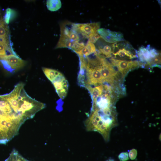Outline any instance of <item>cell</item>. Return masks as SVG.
I'll return each mask as SVG.
<instances>
[{
  "label": "cell",
  "mask_w": 161,
  "mask_h": 161,
  "mask_svg": "<svg viewBox=\"0 0 161 161\" xmlns=\"http://www.w3.org/2000/svg\"><path fill=\"white\" fill-rule=\"evenodd\" d=\"M24 85L22 83H19L15 86L10 93L0 96L8 102L14 109L29 119L32 118L38 112L42 109L43 105L42 103L28 95Z\"/></svg>",
  "instance_id": "cell-1"
},
{
  "label": "cell",
  "mask_w": 161,
  "mask_h": 161,
  "mask_svg": "<svg viewBox=\"0 0 161 161\" xmlns=\"http://www.w3.org/2000/svg\"><path fill=\"white\" fill-rule=\"evenodd\" d=\"M24 122L10 103L0 97V143L5 145L17 135Z\"/></svg>",
  "instance_id": "cell-2"
},
{
  "label": "cell",
  "mask_w": 161,
  "mask_h": 161,
  "mask_svg": "<svg viewBox=\"0 0 161 161\" xmlns=\"http://www.w3.org/2000/svg\"><path fill=\"white\" fill-rule=\"evenodd\" d=\"M93 110L86 120V129L88 131H97L105 140H108L111 130L118 124L115 112Z\"/></svg>",
  "instance_id": "cell-3"
},
{
  "label": "cell",
  "mask_w": 161,
  "mask_h": 161,
  "mask_svg": "<svg viewBox=\"0 0 161 161\" xmlns=\"http://www.w3.org/2000/svg\"><path fill=\"white\" fill-rule=\"evenodd\" d=\"M86 75L87 80L85 86L90 85L96 86L102 84L104 81L98 68L97 65L88 58H86Z\"/></svg>",
  "instance_id": "cell-4"
},
{
  "label": "cell",
  "mask_w": 161,
  "mask_h": 161,
  "mask_svg": "<svg viewBox=\"0 0 161 161\" xmlns=\"http://www.w3.org/2000/svg\"><path fill=\"white\" fill-rule=\"evenodd\" d=\"M97 67L104 83L106 82L111 84H112L114 79L117 75V72L115 70L111 64L105 58L101 56L100 62L97 65Z\"/></svg>",
  "instance_id": "cell-5"
},
{
  "label": "cell",
  "mask_w": 161,
  "mask_h": 161,
  "mask_svg": "<svg viewBox=\"0 0 161 161\" xmlns=\"http://www.w3.org/2000/svg\"><path fill=\"white\" fill-rule=\"evenodd\" d=\"M4 67L12 72L24 66L26 62L16 55H10L4 56L0 60Z\"/></svg>",
  "instance_id": "cell-6"
},
{
  "label": "cell",
  "mask_w": 161,
  "mask_h": 161,
  "mask_svg": "<svg viewBox=\"0 0 161 161\" xmlns=\"http://www.w3.org/2000/svg\"><path fill=\"white\" fill-rule=\"evenodd\" d=\"M110 60L112 65L117 67L123 77L129 70L136 68L140 64V63L137 61H127L115 59L113 58H112Z\"/></svg>",
  "instance_id": "cell-7"
},
{
  "label": "cell",
  "mask_w": 161,
  "mask_h": 161,
  "mask_svg": "<svg viewBox=\"0 0 161 161\" xmlns=\"http://www.w3.org/2000/svg\"><path fill=\"white\" fill-rule=\"evenodd\" d=\"M60 97L64 99L66 96L69 84L64 75L61 73L56 76L51 82Z\"/></svg>",
  "instance_id": "cell-8"
},
{
  "label": "cell",
  "mask_w": 161,
  "mask_h": 161,
  "mask_svg": "<svg viewBox=\"0 0 161 161\" xmlns=\"http://www.w3.org/2000/svg\"><path fill=\"white\" fill-rule=\"evenodd\" d=\"M60 26L61 33L74 41L79 42L80 34L77 31L76 23L66 21L61 23Z\"/></svg>",
  "instance_id": "cell-9"
},
{
  "label": "cell",
  "mask_w": 161,
  "mask_h": 161,
  "mask_svg": "<svg viewBox=\"0 0 161 161\" xmlns=\"http://www.w3.org/2000/svg\"><path fill=\"white\" fill-rule=\"evenodd\" d=\"M97 32L101 38L109 43H116L124 41L123 34L120 32L111 31L103 28H99Z\"/></svg>",
  "instance_id": "cell-10"
},
{
  "label": "cell",
  "mask_w": 161,
  "mask_h": 161,
  "mask_svg": "<svg viewBox=\"0 0 161 161\" xmlns=\"http://www.w3.org/2000/svg\"><path fill=\"white\" fill-rule=\"evenodd\" d=\"M78 32L83 38H88L91 34L97 32L100 26V22L76 24Z\"/></svg>",
  "instance_id": "cell-11"
},
{
  "label": "cell",
  "mask_w": 161,
  "mask_h": 161,
  "mask_svg": "<svg viewBox=\"0 0 161 161\" xmlns=\"http://www.w3.org/2000/svg\"><path fill=\"white\" fill-rule=\"evenodd\" d=\"M98 49H96L95 55H98L104 58H109L112 56L114 52L112 44L104 43L99 44Z\"/></svg>",
  "instance_id": "cell-12"
},
{
  "label": "cell",
  "mask_w": 161,
  "mask_h": 161,
  "mask_svg": "<svg viewBox=\"0 0 161 161\" xmlns=\"http://www.w3.org/2000/svg\"><path fill=\"white\" fill-rule=\"evenodd\" d=\"M76 42L65 35L61 33L59 40L55 48H68L71 49Z\"/></svg>",
  "instance_id": "cell-13"
},
{
  "label": "cell",
  "mask_w": 161,
  "mask_h": 161,
  "mask_svg": "<svg viewBox=\"0 0 161 161\" xmlns=\"http://www.w3.org/2000/svg\"><path fill=\"white\" fill-rule=\"evenodd\" d=\"M85 87L90 92L92 99L93 103L95 102L97 98L102 95L103 91V87L102 85L94 87H92L90 86H86Z\"/></svg>",
  "instance_id": "cell-14"
},
{
  "label": "cell",
  "mask_w": 161,
  "mask_h": 161,
  "mask_svg": "<svg viewBox=\"0 0 161 161\" xmlns=\"http://www.w3.org/2000/svg\"><path fill=\"white\" fill-rule=\"evenodd\" d=\"M96 48L93 43L88 41L87 44L80 51L76 52L79 56L86 57L90 55L95 53Z\"/></svg>",
  "instance_id": "cell-15"
},
{
  "label": "cell",
  "mask_w": 161,
  "mask_h": 161,
  "mask_svg": "<svg viewBox=\"0 0 161 161\" xmlns=\"http://www.w3.org/2000/svg\"><path fill=\"white\" fill-rule=\"evenodd\" d=\"M48 9L51 11H55L59 9L61 7V2L59 0H48L47 1Z\"/></svg>",
  "instance_id": "cell-16"
},
{
  "label": "cell",
  "mask_w": 161,
  "mask_h": 161,
  "mask_svg": "<svg viewBox=\"0 0 161 161\" xmlns=\"http://www.w3.org/2000/svg\"><path fill=\"white\" fill-rule=\"evenodd\" d=\"M42 70L47 78L51 82L53 79L61 73L51 69L43 67Z\"/></svg>",
  "instance_id": "cell-17"
},
{
  "label": "cell",
  "mask_w": 161,
  "mask_h": 161,
  "mask_svg": "<svg viewBox=\"0 0 161 161\" xmlns=\"http://www.w3.org/2000/svg\"><path fill=\"white\" fill-rule=\"evenodd\" d=\"M4 22L0 18V38L8 40V30Z\"/></svg>",
  "instance_id": "cell-18"
},
{
  "label": "cell",
  "mask_w": 161,
  "mask_h": 161,
  "mask_svg": "<svg viewBox=\"0 0 161 161\" xmlns=\"http://www.w3.org/2000/svg\"><path fill=\"white\" fill-rule=\"evenodd\" d=\"M16 16V12L11 9L7 8L4 18V21L7 24H8L10 20L13 19Z\"/></svg>",
  "instance_id": "cell-19"
},
{
  "label": "cell",
  "mask_w": 161,
  "mask_h": 161,
  "mask_svg": "<svg viewBox=\"0 0 161 161\" xmlns=\"http://www.w3.org/2000/svg\"><path fill=\"white\" fill-rule=\"evenodd\" d=\"M85 46L83 42H76L71 49L76 53L81 50Z\"/></svg>",
  "instance_id": "cell-20"
},
{
  "label": "cell",
  "mask_w": 161,
  "mask_h": 161,
  "mask_svg": "<svg viewBox=\"0 0 161 161\" xmlns=\"http://www.w3.org/2000/svg\"><path fill=\"white\" fill-rule=\"evenodd\" d=\"M101 38L97 32L89 35L88 37V41L93 43H95L97 41Z\"/></svg>",
  "instance_id": "cell-21"
},
{
  "label": "cell",
  "mask_w": 161,
  "mask_h": 161,
  "mask_svg": "<svg viewBox=\"0 0 161 161\" xmlns=\"http://www.w3.org/2000/svg\"><path fill=\"white\" fill-rule=\"evenodd\" d=\"M118 158L120 161H126L129 159L128 153L126 152H121L118 155Z\"/></svg>",
  "instance_id": "cell-22"
},
{
  "label": "cell",
  "mask_w": 161,
  "mask_h": 161,
  "mask_svg": "<svg viewBox=\"0 0 161 161\" xmlns=\"http://www.w3.org/2000/svg\"><path fill=\"white\" fill-rule=\"evenodd\" d=\"M137 151L136 149L133 148L130 150L128 153L129 157L131 160H135L137 155Z\"/></svg>",
  "instance_id": "cell-23"
},
{
  "label": "cell",
  "mask_w": 161,
  "mask_h": 161,
  "mask_svg": "<svg viewBox=\"0 0 161 161\" xmlns=\"http://www.w3.org/2000/svg\"><path fill=\"white\" fill-rule=\"evenodd\" d=\"M106 161H115V160L112 158H109L107 160H106Z\"/></svg>",
  "instance_id": "cell-24"
}]
</instances>
